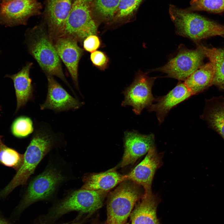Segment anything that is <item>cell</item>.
<instances>
[{
  "label": "cell",
  "instance_id": "1",
  "mask_svg": "<svg viewBox=\"0 0 224 224\" xmlns=\"http://www.w3.org/2000/svg\"><path fill=\"white\" fill-rule=\"evenodd\" d=\"M58 137L47 125L37 127L24 155L23 164L8 184L0 192V198L7 195L16 187L26 184L39 163L57 144Z\"/></svg>",
  "mask_w": 224,
  "mask_h": 224
},
{
  "label": "cell",
  "instance_id": "2",
  "mask_svg": "<svg viewBox=\"0 0 224 224\" xmlns=\"http://www.w3.org/2000/svg\"><path fill=\"white\" fill-rule=\"evenodd\" d=\"M169 13L179 35L198 41L211 36L224 38V26L186 9L170 5Z\"/></svg>",
  "mask_w": 224,
  "mask_h": 224
},
{
  "label": "cell",
  "instance_id": "3",
  "mask_svg": "<svg viewBox=\"0 0 224 224\" xmlns=\"http://www.w3.org/2000/svg\"><path fill=\"white\" fill-rule=\"evenodd\" d=\"M28 33L29 51L47 75L56 76L73 91L63 71L60 59L49 35L42 27H37Z\"/></svg>",
  "mask_w": 224,
  "mask_h": 224
},
{
  "label": "cell",
  "instance_id": "4",
  "mask_svg": "<svg viewBox=\"0 0 224 224\" xmlns=\"http://www.w3.org/2000/svg\"><path fill=\"white\" fill-rule=\"evenodd\" d=\"M144 194L142 187L131 181L119 184L109 195L106 224H125Z\"/></svg>",
  "mask_w": 224,
  "mask_h": 224
},
{
  "label": "cell",
  "instance_id": "5",
  "mask_svg": "<svg viewBox=\"0 0 224 224\" xmlns=\"http://www.w3.org/2000/svg\"><path fill=\"white\" fill-rule=\"evenodd\" d=\"M108 192L81 188L74 191L55 206L51 217L57 218L72 211L82 213L94 212L102 207Z\"/></svg>",
  "mask_w": 224,
  "mask_h": 224
},
{
  "label": "cell",
  "instance_id": "6",
  "mask_svg": "<svg viewBox=\"0 0 224 224\" xmlns=\"http://www.w3.org/2000/svg\"><path fill=\"white\" fill-rule=\"evenodd\" d=\"M65 179L60 169L54 166L48 167L29 183L17 211H22L35 202L49 198Z\"/></svg>",
  "mask_w": 224,
  "mask_h": 224
},
{
  "label": "cell",
  "instance_id": "7",
  "mask_svg": "<svg viewBox=\"0 0 224 224\" xmlns=\"http://www.w3.org/2000/svg\"><path fill=\"white\" fill-rule=\"evenodd\" d=\"M97 30L90 4L81 0H75L61 36H71L77 40H83L89 35H96Z\"/></svg>",
  "mask_w": 224,
  "mask_h": 224
},
{
  "label": "cell",
  "instance_id": "8",
  "mask_svg": "<svg viewBox=\"0 0 224 224\" xmlns=\"http://www.w3.org/2000/svg\"><path fill=\"white\" fill-rule=\"evenodd\" d=\"M205 55L199 49L180 48L177 55L165 65L155 69L167 74V77L184 81L200 66Z\"/></svg>",
  "mask_w": 224,
  "mask_h": 224
},
{
  "label": "cell",
  "instance_id": "9",
  "mask_svg": "<svg viewBox=\"0 0 224 224\" xmlns=\"http://www.w3.org/2000/svg\"><path fill=\"white\" fill-rule=\"evenodd\" d=\"M156 78L149 77L147 73L139 71L132 84L123 91L124 99L122 105L132 106L137 115L140 114L144 108L147 109L155 99L152 88Z\"/></svg>",
  "mask_w": 224,
  "mask_h": 224
},
{
  "label": "cell",
  "instance_id": "10",
  "mask_svg": "<svg viewBox=\"0 0 224 224\" xmlns=\"http://www.w3.org/2000/svg\"><path fill=\"white\" fill-rule=\"evenodd\" d=\"M41 8L37 0H12L0 3V25L12 27L25 25Z\"/></svg>",
  "mask_w": 224,
  "mask_h": 224
},
{
  "label": "cell",
  "instance_id": "11",
  "mask_svg": "<svg viewBox=\"0 0 224 224\" xmlns=\"http://www.w3.org/2000/svg\"><path fill=\"white\" fill-rule=\"evenodd\" d=\"M163 155L158 152L156 147L151 148L142 160L130 173L126 175V180L140 186L144 195L152 193V186L155 174L162 165Z\"/></svg>",
  "mask_w": 224,
  "mask_h": 224
},
{
  "label": "cell",
  "instance_id": "12",
  "mask_svg": "<svg viewBox=\"0 0 224 224\" xmlns=\"http://www.w3.org/2000/svg\"><path fill=\"white\" fill-rule=\"evenodd\" d=\"M48 91L44 102L40 105L41 110H51L60 112L77 110L82 103L70 95L53 77L47 75Z\"/></svg>",
  "mask_w": 224,
  "mask_h": 224
},
{
  "label": "cell",
  "instance_id": "13",
  "mask_svg": "<svg viewBox=\"0 0 224 224\" xmlns=\"http://www.w3.org/2000/svg\"><path fill=\"white\" fill-rule=\"evenodd\" d=\"M155 136L152 133L145 135L135 131L125 132L124 152L120 167H124L134 163L155 146Z\"/></svg>",
  "mask_w": 224,
  "mask_h": 224
},
{
  "label": "cell",
  "instance_id": "14",
  "mask_svg": "<svg viewBox=\"0 0 224 224\" xmlns=\"http://www.w3.org/2000/svg\"><path fill=\"white\" fill-rule=\"evenodd\" d=\"M75 38L65 36L55 40L54 45L57 53L67 68L77 88L79 90L78 81V63L83 53Z\"/></svg>",
  "mask_w": 224,
  "mask_h": 224
},
{
  "label": "cell",
  "instance_id": "15",
  "mask_svg": "<svg viewBox=\"0 0 224 224\" xmlns=\"http://www.w3.org/2000/svg\"><path fill=\"white\" fill-rule=\"evenodd\" d=\"M72 4V0H47L46 16L52 40L62 35Z\"/></svg>",
  "mask_w": 224,
  "mask_h": 224
},
{
  "label": "cell",
  "instance_id": "16",
  "mask_svg": "<svg viewBox=\"0 0 224 224\" xmlns=\"http://www.w3.org/2000/svg\"><path fill=\"white\" fill-rule=\"evenodd\" d=\"M192 95L185 85L180 82L166 95L155 98V103L148 108L150 112H155L160 124L174 107L189 98Z\"/></svg>",
  "mask_w": 224,
  "mask_h": 224
},
{
  "label": "cell",
  "instance_id": "17",
  "mask_svg": "<svg viewBox=\"0 0 224 224\" xmlns=\"http://www.w3.org/2000/svg\"><path fill=\"white\" fill-rule=\"evenodd\" d=\"M32 65V63H28L16 73L5 76V77L10 78L13 82L17 101L15 113L32 99L33 89L30 75Z\"/></svg>",
  "mask_w": 224,
  "mask_h": 224
},
{
  "label": "cell",
  "instance_id": "18",
  "mask_svg": "<svg viewBox=\"0 0 224 224\" xmlns=\"http://www.w3.org/2000/svg\"><path fill=\"white\" fill-rule=\"evenodd\" d=\"M125 180L126 175L119 174L114 168L104 172L86 175L83 178L84 184L81 189L109 191Z\"/></svg>",
  "mask_w": 224,
  "mask_h": 224
},
{
  "label": "cell",
  "instance_id": "19",
  "mask_svg": "<svg viewBox=\"0 0 224 224\" xmlns=\"http://www.w3.org/2000/svg\"><path fill=\"white\" fill-rule=\"evenodd\" d=\"M159 200L153 193L143 195L130 215L131 224H160L156 213Z\"/></svg>",
  "mask_w": 224,
  "mask_h": 224
},
{
  "label": "cell",
  "instance_id": "20",
  "mask_svg": "<svg viewBox=\"0 0 224 224\" xmlns=\"http://www.w3.org/2000/svg\"><path fill=\"white\" fill-rule=\"evenodd\" d=\"M208 126L224 140V97H214L205 101L204 111L200 116Z\"/></svg>",
  "mask_w": 224,
  "mask_h": 224
},
{
  "label": "cell",
  "instance_id": "21",
  "mask_svg": "<svg viewBox=\"0 0 224 224\" xmlns=\"http://www.w3.org/2000/svg\"><path fill=\"white\" fill-rule=\"evenodd\" d=\"M215 71L211 62L201 66L192 73L184 83L192 95L204 91L212 85Z\"/></svg>",
  "mask_w": 224,
  "mask_h": 224
},
{
  "label": "cell",
  "instance_id": "22",
  "mask_svg": "<svg viewBox=\"0 0 224 224\" xmlns=\"http://www.w3.org/2000/svg\"><path fill=\"white\" fill-rule=\"evenodd\" d=\"M198 48L209 59L214 67L215 73L212 85L224 90V49L208 48L199 45Z\"/></svg>",
  "mask_w": 224,
  "mask_h": 224
},
{
  "label": "cell",
  "instance_id": "23",
  "mask_svg": "<svg viewBox=\"0 0 224 224\" xmlns=\"http://www.w3.org/2000/svg\"><path fill=\"white\" fill-rule=\"evenodd\" d=\"M0 135V164L18 170L23 161L24 155L6 146Z\"/></svg>",
  "mask_w": 224,
  "mask_h": 224
},
{
  "label": "cell",
  "instance_id": "24",
  "mask_svg": "<svg viewBox=\"0 0 224 224\" xmlns=\"http://www.w3.org/2000/svg\"><path fill=\"white\" fill-rule=\"evenodd\" d=\"M120 0H94L93 8L103 20L113 19L117 11Z\"/></svg>",
  "mask_w": 224,
  "mask_h": 224
},
{
  "label": "cell",
  "instance_id": "25",
  "mask_svg": "<svg viewBox=\"0 0 224 224\" xmlns=\"http://www.w3.org/2000/svg\"><path fill=\"white\" fill-rule=\"evenodd\" d=\"M191 11H205L214 13L224 12V0H191L187 9Z\"/></svg>",
  "mask_w": 224,
  "mask_h": 224
},
{
  "label": "cell",
  "instance_id": "26",
  "mask_svg": "<svg viewBox=\"0 0 224 224\" xmlns=\"http://www.w3.org/2000/svg\"><path fill=\"white\" fill-rule=\"evenodd\" d=\"M33 122L30 118L21 116L16 118L10 127L12 134L15 137L23 138L29 136L34 131Z\"/></svg>",
  "mask_w": 224,
  "mask_h": 224
},
{
  "label": "cell",
  "instance_id": "27",
  "mask_svg": "<svg viewBox=\"0 0 224 224\" xmlns=\"http://www.w3.org/2000/svg\"><path fill=\"white\" fill-rule=\"evenodd\" d=\"M143 0H120L115 20L126 18L132 15L137 10Z\"/></svg>",
  "mask_w": 224,
  "mask_h": 224
},
{
  "label": "cell",
  "instance_id": "28",
  "mask_svg": "<svg viewBox=\"0 0 224 224\" xmlns=\"http://www.w3.org/2000/svg\"><path fill=\"white\" fill-rule=\"evenodd\" d=\"M90 59L93 64L100 70H104L109 62L107 55L102 51L96 50L91 53Z\"/></svg>",
  "mask_w": 224,
  "mask_h": 224
},
{
  "label": "cell",
  "instance_id": "29",
  "mask_svg": "<svg viewBox=\"0 0 224 224\" xmlns=\"http://www.w3.org/2000/svg\"><path fill=\"white\" fill-rule=\"evenodd\" d=\"M100 39L96 35L87 36L84 40L83 42L84 49L91 53L96 51L100 47Z\"/></svg>",
  "mask_w": 224,
  "mask_h": 224
},
{
  "label": "cell",
  "instance_id": "30",
  "mask_svg": "<svg viewBox=\"0 0 224 224\" xmlns=\"http://www.w3.org/2000/svg\"><path fill=\"white\" fill-rule=\"evenodd\" d=\"M0 224H10L4 219L0 217Z\"/></svg>",
  "mask_w": 224,
  "mask_h": 224
},
{
  "label": "cell",
  "instance_id": "31",
  "mask_svg": "<svg viewBox=\"0 0 224 224\" xmlns=\"http://www.w3.org/2000/svg\"><path fill=\"white\" fill-rule=\"evenodd\" d=\"M89 4H91L93 0H81Z\"/></svg>",
  "mask_w": 224,
  "mask_h": 224
},
{
  "label": "cell",
  "instance_id": "32",
  "mask_svg": "<svg viewBox=\"0 0 224 224\" xmlns=\"http://www.w3.org/2000/svg\"><path fill=\"white\" fill-rule=\"evenodd\" d=\"M83 221H81V222H74L70 224H82V223Z\"/></svg>",
  "mask_w": 224,
  "mask_h": 224
},
{
  "label": "cell",
  "instance_id": "33",
  "mask_svg": "<svg viewBox=\"0 0 224 224\" xmlns=\"http://www.w3.org/2000/svg\"><path fill=\"white\" fill-rule=\"evenodd\" d=\"M12 0H2V2H8L9 1H10Z\"/></svg>",
  "mask_w": 224,
  "mask_h": 224
},
{
  "label": "cell",
  "instance_id": "34",
  "mask_svg": "<svg viewBox=\"0 0 224 224\" xmlns=\"http://www.w3.org/2000/svg\"><path fill=\"white\" fill-rule=\"evenodd\" d=\"M1 106L0 105V111H1Z\"/></svg>",
  "mask_w": 224,
  "mask_h": 224
},
{
  "label": "cell",
  "instance_id": "35",
  "mask_svg": "<svg viewBox=\"0 0 224 224\" xmlns=\"http://www.w3.org/2000/svg\"><path fill=\"white\" fill-rule=\"evenodd\" d=\"M129 224V223H126V224Z\"/></svg>",
  "mask_w": 224,
  "mask_h": 224
},
{
  "label": "cell",
  "instance_id": "36",
  "mask_svg": "<svg viewBox=\"0 0 224 224\" xmlns=\"http://www.w3.org/2000/svg\"><path fill=\"white\" fill-rule=\"evenodd\" d=\"M94 224H97L94 223Z\"/></svg>",
  "mask_w": 224,
  "mask_h": 224
},
{
  "label": "cell",
  "instance_id": "37",
  "mask_svg": "<svg viewBox=\"0 0 224 224\" xmlns=\"http://www.w3.org/2000/svg\"></svg>",
  "mask_w": 224,
  "mask_h": 224
}]
</instances>
